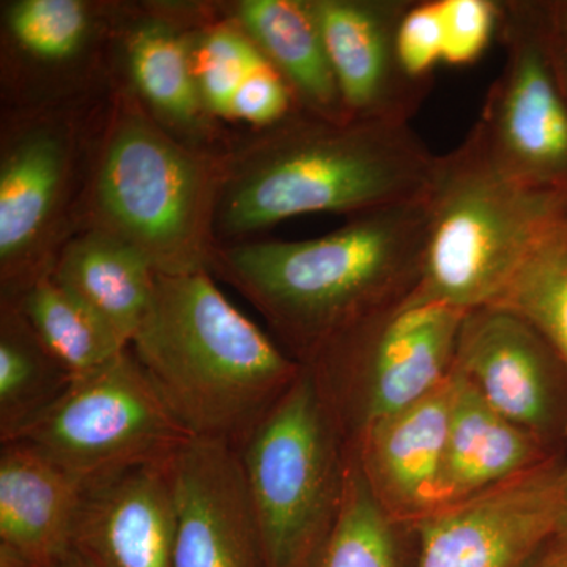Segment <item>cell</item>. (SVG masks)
Returning a JSON list of instances; mask_svg holds the SVG:
<instances>
[{
  "instance_id": "cell-1",
  "label": "cell",
  "mask_w": 567,
  "mask_h": 567,
  "mask_svg": "<svg viewBox=\"0 0 567 567\" xmlns=\"http://www.w3.org/2000/svg\"><path fill=\"white\" fill-rule=\"evenodd\" d=\"M439 164L402 123L328 121L298 110L241 132L223 155L216 245L256 240L295 216H352L423 199Z\"/></svg>"
},
{
  "instance_id": "cell-2",
  "label": "cell",
  "mask_w": 567,
  "mask_h": 567,
  "mask_svg": "<svg viewBox=\"0 0 567 567\" xmlns=\"http://www.w3.org/2000/svg\"><path fill=\"white\" fill-rule=\"evenodd\" d=\"M427 223L425 196L352 216L311 240L216 245L208 271L306 364L334 336L404 303L420 281Z\"/></svg>"
},
{
  "instance_id": "cell-3",
  "label": "cell",
  "mask_w": 567,
  "mask_h": 567,
  "mask_svg": "<svg viewBox=\"0 0 567 567\" xmlns=\"http://www.w3.org/2000/svg\"><path fill=\"white\" fill-rule=\"evenodd\" d=\"M130 349L194 439L240 447L303 371L208 271L156 275Z\"/></svg>"
},
{
  "instance_id": "cell-4",
  "label": "cell",
  "mask_w": 567,
  "mask_h": 567,
  "mask_svg": "<svg viewBox=\"0 0 567 567\" xmlns=\"http://www.w3.org/2000/svg\"><path fill=\"white\" fill-rule=\"evenodd\" d=\"M221 177L223 155L167 133L115 78L93 137L78 233L125 241L156 275L208 271Z\"/></svg>"
},
{
  "instance_id": "cell-5",
  "label": "cell",
  "mask_w": 567,
  "mask_h": 567,
  "mask_svg": "<svg viewBox=\"0 0 567 567\" xmlns=\"http://www.w3.org/2000/svg\"><path fill=\"white\" fill-rule=\"evenodd\" d=\"M427 208L420 281L401 306L472 312L494 306L540 241L566 221L567 196L503 173L468 133L439 156Z\"/></svg>"
},
{
  "instance_id": "cell-6",
  "label": "cell",
  "mask_w": 567,
  "mask_h": 567,
  "mask_svg": "<svg viewBox=\"0 0 567 567\" xmlns=\"http://www.w3.org/2000/svg\"><path fill=\"white\" fill-rule=\"evenodd\" d=\"M110 96L0 111V300H18L50 276L78 233L93 137Z\"/></svg>"
},
{
  "instance_id": "cell-7",
  "label": "cell",
  "mask_w": 567,
  "mask_h": 567,
  "mask_svg": "<svg viewBox=\"0 0 567 567\" xmlns=\"http://www.w3.org/2000/svg\"><path fill=\"white\" fill-rule=\"evenodd\" d=\"M238 453L267 567H315L341 507L347 443L306 365Z\"/></svg>"
},
{
  "instance_id": "cell-8",
  "label": "cell",
  "mask_w": 567,
  "mask_h": 567,
  "mask_svg": "<svg viewBox=\"0 0 567 567\" xmlns=\"http://www.w3.org/2000/svg\"><path fill=\"white\" fill-rule=\"evenodd\" d=\"M466 315L442 303L399 306L334 336L303 364L346 443L446 382Z\"/></svg>"
},
{
  "instance_id": "cell-9",
  "label": "cell",
  "mask_w": 567,
  "mask_h": 567,
  "mask_svg": "<svg viewBox=\"0 0 567 567\" xmlns=\"http://www.w3.org/2000/svg\"><path fill=\"white\" fill-rule=\"evenodd\" d=\"M10 440L47 454L87 492L134 470L171 464L194 436L164 404L128 347L100 371L73 380Z\"/></svg>"
},
{
  "instance_id": "cell-10",
  "label": "cell",
  "mask_w": 567,
  "mask_h": 567,
  "mask_svg": "<svg viewBox=\"0 0 567 567\" xmlns=\"http://www.w3.org/2000/svg\"><path fill=\"white\" fill-rule=\"evenodd\" d=\"M123 0H2L0 111L82 106L110 95Z\"/></svg>"
},
{
  "instance_id": "cell-11",
  "label": "cell",
  "mask_w": 567,
  "mask_h": 567,
  "mask_svg": "<svg viewBox=\"0 0 567 567\" xmlns=\"http://www.w3.org/2000/svg\"><path fill=\"white\" fill-rule=\"evenodd\" d=\"M505 65L472 134L516 181L567 196V95L551 62L539 0L498 2Z\"/></svg>"
},
{
  "instance_id": "cell-12",
  "label": "cell",
  "mask_w": 567,
  "mask_h": 567,
  "mask_svg": "<svg viewBox=\"0 0 567 567\" xmlns=\"http://www.w3.org/2000/svg\"><path fill=\"white\" fill-rule=\"evenodd\" d=\"M563 468L554 462L450 503L409 525L416 567H525L557 533Z\"/></svg>"
},
{
  "instance_id": "cell-13",
  "label": "cell",
  "mask_w": 567,
  "mask_h": 567,
  "mask_svg": "<svg viewBox=\"0 0 567 567\" xmlns=\"http://www.w3.org/2000/svg\"><path fill=\"white\" fill-rule=\"evenodd\" d=\"M200 0H123L114 40L115 78L178 141L224 155L237 132L208 114L194 82L189 37Z\"/></svg>"
},
{
  "instance_id": "cell-14",
  "label": "cell",
  "mask_w": 567,
  "mask_h": 567,
  "mask_svg": "<svg viewBox=\"0 0 567 567\" xmlns=\"http://www.w3.org/2000/svg\"><path fill=\"white\" fill-rule=\"evenodd\" d=\"M454 368L492 409L544 446L566 427V368L514 312L494 306L468 312Z\"/></svg>"
},
{
  "instance_id": "cell-15",
  "label": "cell",
  "mask_w": 567,
  "mask_h": 567,
  "mask_svg": "<svg viewBox=\"0 0 567 567\" xmlns=\"http://www.w3.org/2000/svg\"><path fill=\"white\" fill-rule=\"evenodd\" d=\"M333 69L347 121L402 123L432 81L410 78L398 32L413 0H309Z\"/></svg>"
},
{
  "instance_id": "cell-16",
  "label": "cell",
  "mask_w": 567,
  "mask_h": 567,
  "mask_svg": "<svg viewBox=\"0 0 567 567\" xmlns=\"http://www.w3.org/2000/svg\"><path fill=\"white\" fill-rule=\"evenodd\" d=\"M171 475L174 567H267L237 447L194 439Z\"/></svg>"
},
{
  "instance_id": "cell-17",
  "label": "cell",
  "mask_w": 567,
  "mask_h": 567,
  "mask_svg": "<svg viewBox=\"0 0 567 567\" xmlns=\"http://www.w3.org/2000/svg\"><path fill=\"white\" fill-rule=\"evenodd\" d=\"M453 371L434 393L365 425L347 443L388 516L406 525L442 506Z\"/></svg>"
},
{
  "instance_id": "cell-18",
  "label": "cell",
  "mask_w": 567,
  "mask_h": 567,
  "mask_svg": "<svg viewBox=\"0 0 567 567\" xmlns=\"http://www.w3.org/2000/svg\"><path fill=\"white\" fill-rule=\"evenodd\" d=\"M171 464L134 470L85 492L71 539L85 565L174 567Z\"/></svg>"
},
{
  "instance_id": "cell-19",
  "label": "cell",
  "mask_w": 567,
  "mask_h": 567,
  "mask_svg": "<svg viewBox=\"0 0 567 567\" xmlns=\"http://www.w3.org/2000/svg\"><path fill=\"white\" fill-rule=\"evenodd\" d=\"M84 487L29 443L0 446V555L52 567L71 550Z\"/></svg>"
},
{
  "instance_id": "cell-20",
  "label": "cell",
  "mask_w": 567,
  "mask_h": 567,
  "mask_svg": "<svg viewBox=\"0 0 567 567\" xmlns=\"http://www.w3.org/2000/svg\"><path fill=\"white\" fill-rule=\"evenodd\" d=\"M546 462V446L499 415L453 368L442 506L498 486Z\"/></svg>"
},
{
  "instance_id": "cell-21",
  "label": "cell",
  "mask_w": 567,
  "mask_h": 567,
  "mask_svg": "<svg viewBox=\"0 0 567 567\" xmlns=\"http://www.w3.org/2000/svg\"><path fill=\"white\" fill-rule=\"evenodd\" d=\"M221 7L281 73L301 111L347 121L309 0H223Z\"/></svg>"
},
{
  "instance_id": "cell-22",
  "label": "cell",
  "mask_w": 567,
  "mask_h": 567,
  "mask_svg": "<svg viewBox=\"0 0 567 567\" xmlns=\"http://www.w3.org/2000/svg\"><path fill=\"white\" fill-rule=\"evenodd\" d=\"M51 275L132 344L156 286L155 270L136 249L102 230H80L59 252Z\"/></svg>"
},
{
  "instance_id": "cell-23",
  "label": "cell",
  "mask_w": 567,
  "mask_h": 567,
  "mask_svg": "<svg viewBox=\"0 0 567 567\" xmlns=\"http://www.w3.org/2000/svg\"><path fill=\"white\" fill-rule=\"evenodd\" d=\"M73 379L41 342L20 305L0 300V443L50 409Z\"/></svg>"
},
{
  "instance_id": "cell-24",
  "label": "cell",
  "mask_w": 567,
  "mask_h": 567,
  "mask_svg": "<svg viewBox=\"0 0 567 567\" xmlns=\"http://www.w3.org/2000/svg\"><path fill=\"white\" fill-rule=\"evenodd\" d=\"M13 301L73 380L100 371L130 347L52 275L44 276Z\"/></svg>"
},
{
  "instance_id": "cell-25",
  "label": "cell",
  "mask_w": 567,
  "mask_h": 567,
  "mask_svg": "<svg viewBox=\"0 0 567 567\" xmlns=\"http://www.w3.org/2000/svg\"><path fill=\"white\" fill-rule=\"evenodd\" d=\"M189 59L197 92L208 114L230 128L235 95L267 62L240 25L224 13L221 2H207L189 37ZM235 132V130H233Z\"/></svg>"
},
{
  "instance_id": "cell-26",
  "label": "cell",
  "mask_w": 567,
  "mask_h": 567,
  "mask_svg": "<svg viewBox=\"0 0 567 567\" xmlns=\"http://www.w3.org/2000/svg\"><path fill=\"white\" fill-rule=\"evenodd\" d=\"M399 527L377 502L357 457L347 446L341 507L315 567H401Z\"/></svg>"
},
{
  "instance_id": "cell-27",
  "label": "cell",
  "mask_w": 567,
  "mask_h": 567,
  "mask_svg": "<svg viewBox=\"0 0 567 567\" xmlns=\"http://www.w3.org/2000/svg\"><path fill=\"white\" fill-rule=\"evenodd\" d=\"M494 308L532 324L567 371V219L540 241Z\"/></svg>"
},
{
  "instance_id": "cell-28",
  "label": "cell",
  "mask_w": 567,
  "mask_h": 567,
  "mask_svg": "<svg viewBox=\"0 0 567 567\" xmlns=\"http://www.w3.org/2000/svg\"><path fill=\"white\" fill-rule=\"evenodd\" d=\"M443 62L475 63L498 32V0H440Z\"/></svg>"
},
{
  "instance_id": "cell-29",
  "label": "cell",
  "mask_w": 567,
  "mask_h": 567,
  "mask_svg": "<svg viewBox=\"0 0 567 567\" xmlns=\"http://www.w3.org/2000/svg\"><path fill=\"white\" fill-rule=\"evenodd\" d=\"M298 110L300 106L292 89L281 73L267 61L254 71L235 95L230 111V128L233 125L244 126L241 132L268 128Z\"/></svg>"
},
{
  "instance_id": "cell-30",
  "label": "cell",
  "mask_w": 567,
  "mask_h": 567,
  "mask_svg": "<svg viewBox=\"0 0 567 567\" xmlns=\"http://www.w3.org/2000/svg\"><path fill=\"white\" fill-rule=\"evenodd\" d=\"M398 51L410 78L432 81L436 63L443 62V28L440 0H413L398 32Z\"/></svg>"
},
{
  "instance_id": "cell-31",
  "label": "cell",
  "mask_w": 567,
  "mask_h": 567,
  "mask_svg": "<svg viewBox=\"0 0 567 567\" xmlns=\"http://www.w3.org/2000/svg\"><path fill=\"white\" fill-rule=\"evenodd\" d=\"M539 13L551 62L567 95V0H539Z\"/></svg>"
},
{
  "instance_id": "cell-32",
  "label": "cell",
  "mask_w": 567,
  "mask_h": 567,
  "mask_svg": "<svg viewBox=\"0 0 567 567\" xmlns=\"http://www.w3.org/2000/svg\"><path fill=\"white\" fill-rule=\"evenodd\" d=\"M555 539H557L558 547L566 548L567 550V465L563 466L561 506H559Z\"/></svg>"
},
{
  "instance_id": "cell-33",
  "label": "cell",
  "mask_w": 567,
  "mask_h": 567,
  "mask_svg": "<svg viewBox=\"0 0 567 567\" xmlns=\"http://www.w3.org/2000/svg\"><path fill=\"white\" fill-rule=\"evenodd\" d=\"M529 567H567V550L558 547L557 550L550 551Z\"/></svg>"
},
{
  "instance_id": "cell-34",
  "label": "cell",
  "mask_w": 567,
  "mask_h": 567,
  "mask_svg": "<svg viewBox=\"0 0 567 567\" xmlns=\"http://www.w3.org/2000/svg\"><path fill=\"white\" fill-rule=\"evenodd\" d=\"M52 567H89L76 554H74L73 548L69 551V554L63 555L58 563H55Z\"/></svg>"
}]
</instances>
